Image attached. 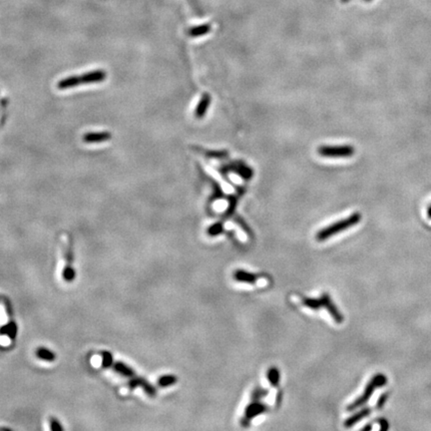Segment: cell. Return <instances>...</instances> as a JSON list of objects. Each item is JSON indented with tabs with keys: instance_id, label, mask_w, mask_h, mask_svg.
Instances as JSON below:
<instances>
[{
	"instance_id": "obj_1",
	"label": "cell",
	"mask_w": 431,
	"mask_h": 431,
	"mask_svg": "<svg viewBox=\"0 0 431 431\" xmlns=\"http://www.w3.org/2000/svg\"><path fill=\"white\" fill-rule=\"evenodd\" d=\"M360 221H361V215L359 213H354V214L351 215L350 217H348L347 219L340 220L336 223H334L333 225L320 230L317 234V239L322 242V240H325L335 235H337L344 230H348V229L357 225Z\"/></svg>"
},
{
	"instance_id": "obj_2",
	"label": "cell",
	"mask_w": 431,
	"mask_h": 431,
	"mask_svg": "<svg viewBox=\"0 0 431 431\" xmlns=\"http://www.w3.org/2000/svg\"><path fill=\"white\" fill-rule=\"evenodd\" d=\"M387 383V377L383 374V373H377L375 374L370 381L367 383V385L366 386V389L364 391V393L361 394L358 399H356L351 404H350L347 408L348 411H353L359 407H363L371 398V395L373 394L374 390L383 387Z\"/></svg>"
},
{
	"instance_id": "obj_3",
	"label": "cell",
	"mask_w": 431,
	"mask_h": 431,
	"mask_svg": "<svg viewBox=\"0 0 431 431\" xmlns=\"http://www.w3.org/2000/svg\"><path fill=\"white\" fill-rule=\"evenodd\" d=\"M354 148L350 145L343 146H320L319 154L326 158H349L354 155Z\"/></svg>"
},
{
	"instance_id": "obj_4",
	"label": "cell",
	"mask_w": 431,
	"mask_h": 431,
	"mask_svg": "<svg viewBox=\"0 0 431 431\" xmlns=\"http://www.w3.org/2000/svg\"><path fill=\"white\" fill-rule=\"evenodd\" d=\"M4 301V306L6 314L8 316V321L6 324L0 327V335H7L11 340H14L18 334V324H17L16 320L14 319V313H13V306L9 299L3 298Z\"/></svg>"
},
{
	"instance_id": "obj_5",
	"label": "cell",
	"mask_w": 431,
	"mask_h": 431,
	"mask_svg": "<svg viewBox=\"0 0 431 431\" xmlns=\"http://www.w3.org/2000/svg\"><path fill=\"white\" fill-rule=\"evenodd\" d=\"M62 277L66 283H72L76 278V271L74 268V249L71 242L66 251V263L63 269Z\"/></svg>"
},
{
	"instance_id": "obj_6",
	"label": "cell",
	"mask_w": 431,
	"mask_h": 431,
	"mask_svg": "<svg viewBox=\"0 0 431 431\" xmlns=\"http://www.w3.org/2000/svg\"><path fill=\"white\" fill-rule=\"evenodd\" d=\"M269 410V406L261 401H252L245 410V415L242 419V425L247 427L250 425V422L253 418L258 416L262 413H265Z\"/></svg>"
},
{
	"instance_id": "obj_7",
	"label": "cell",
	"mask_w": 431,
	"mask_h": 431,
	"mask_svg": "<svg viewBox=\"0 0 431 431\" xmlns=\"http://www.w3.org/2000/svg\"><path fill=\"white\" fill-rule=\"evenodd\" d=\"M128 387L133 390L135 388L138 387H142L145 391V393L150 396V398H154L157 394V388L155 387L153 384H151L146 378L141 377V376H133L130 378V381L128 382Z\"/></svg>"
},
{
	"instance_id": "obj_8",
	"label": "cell",
	"mask_w": 431,
	"mask_h": 431,
	"mask_svg": "<svg viewBox=\"0 0 431 431\" xmlns=\"http://www.w3.org/2000/svg\"><path fill=\"white\" fill-rule=\"evenodd\" d=\"M106 78H107V72L105 70H103V69H97V70H92L80 75L82 85L102 83L106 80Z\"/></svg>"
},
{
	"instance_id": "obj_9",
	"label": "cell",
	"mask_w": 431,
	"mask_h": 431,
	"mask_svg": "<svg viewBox=\"0 0 431 431\" xmlns=\"http://www.w3.org/2000/svg\"><path fill=\"white\" fill-rule=\"evenodd\" d=\"M112 135L108 131H100V132H89L83 135L82 140L86 144H99L103 142H107L111 140Z\"/></svg>"
},
{
	"instance_id": "obj_10",
	"label": "cell",
	"mask_w": 431,
	"mask_h": 431,
	"mask_svg": "<svg viewBox=\"0 0 431 431\" xmlns=\"http://www.w3.org/2000/svg\"><path fill=\"white\" fill-rule=\"evenodd\" d=\"M321 301L323 303V307L326 308L327 312L332 316V318L334 319V320L336 323H341L344 319L343 316L340 314V312L338 310V308L336 307V305L334 303V302L332 301L331 297L329 294H323L321 296Z\"/></svg>"
},
{
	"instance_id": "obj_11",
	"label": "cell",
	"mask_w": 431,
	"mask_h": 431,
	"mask_svg": "<svg viewBox=\"0 0 431 431\" xmlns=\"http://www.w3.org/2000/svg\"><path fill=\"white\" fill-rule=\"evenodd\" d=\"M80 85H82L80 75H71L61 79L57 83V88L59 90H68L78 87Z\"/></svg>"
},
{
	"instance_id": "obj_12",
	"label": "cell",
	"mask_w": 431,
	"mask_h": 431,
	"mask_svg": "<svg viewBox=\"0 0 431 431\" xmlns=\"http://www.w3.org/2000/svg\"><path fill=\"white\" fill-rule=\"evenodd\" d=\"M371 412V409L369 407H364L361 408L359 411L355 412L353 415H351V417H349L346 421H344V427L347 428H351V426L355 425L357 422L361 421L364 418L367 417Z\"/></svg>"
},
{
	"instance_id": "obj_13",
	"label": "cell",
	"mask_w": 431,
	"mask_h": 431,
	"mask_svg": "<svg viewBox=\"0 0 431 431\" xmlns=\"http://www.w3.org/2000/svg\"><path fill=\"white\" fill-rule=\"evenodd\" d=\"M234 279L237 282L250 284V285H254V284H255L257 282V277H256L255 274L248 272V271H243V270H237L234 272Z\"/></svg>"
},
{
	"instance_id": "obj_14",
	"label": "cell",
	"mask_w": 431,
	"mask_h": 431,
	"mask_svg": "<svg viewBox=\"0 0 431 431\" xmlns=\"http://www.w3.org/2000/svg\"><path fill=\"white\" fill-rule=\"evenodd\" d=\"M210 104H211V95L208 94V93H205L203 95L202 99L200 100L199 104H198V106H197V108L195 110L196 118H198V119L203 118L206 115L207 110H208Z\"/></svg>"
},
{
	"instance_id": "obj_15",
	"label": "cell",
	"mask_w": 431,
	"mask_h": 431,
	"mask_svg": "<svg viewBox=\"0 0 431 431\" xmlns=\"http://www.w3.org/2000/svg\"><path fill=\"white\" fill-rule=\"evenodd\" d=\"M112 368L120 375H122L127 378H131L136 375L135 370L130 366L126 365L125 363H122V361H117V363H114Z\"/></svg>"
},
{
	"instance_id": "obj_16",
	"label": "cell",
	"mask_w": 431,
	"mask_h": 431,
	"mask_svg": "<svg viewBox=\"0 0 431 431\" xmlns=\"http://www.w3.org/2000/svg\"><path fill=\"white\" fill-rule=\"evenodd\" d=\"M35 354L36 356L43 360V361H47V363H53L56 359V354L47 348L45 347H39L36 349L35 351Z\"/></svg>"
},
{
	"instance_id": "obj_17",
	"label": "cell",
	"mask_w": 431,
	"mask_h": 431,
	"mask_svg": "<svg viewBox=\"0 0 431 431\" xmlns=\"http://www.w3.org/2000/svg\"><path fill=\"white\" fill-rule=\"evenodd\" d=\"M177 382H178V377L176 375L165 374V375H162L161 377L158 378L157 383H158V386H160L162 388H166V387L176 384Z\"/></svg>"
},
{
	"instance_id": "obj_18",
	"label": "cell",
	"mask_w": 431,
	"mask_h": 431,
	"mask_svg": "<svg viewBox=\"0 0 431 431\" xmlns=\"http://www.w3.org/2000/svg\"><path fill=\"white\" fill-rule=\"evenodd\" d=\"M267 377H268V381H269L270 384L273 387H277L280 383V381H281L280 370L277 367H271L268 371Z\"/></svg>"
},
{
	"instance_id": "obj_19",
	"label": "cell",
	"mask_w": 431,
	"mask_h": 431,
	"mask_svg": "<svg viewBox=\"0 0 431 431\" xmlns=\"http://www.w3.org/2000/svg\"><path fill=\"white\" fill-rule=\"evenodd\" d=\"M210 30H211V25H209V24L196 26V27H193L189 30V35L193 36V37H199V36L205 35V34H207V33H209Z\"/></svg>"
},
{
	"instance_id": "obj_20",
	"label": "cell",
	"mask_w": 431,
	"mask_h": 431,
	"mask_svg": "<svg viewBox=\"0 0 431 431\" xmlns=\"http://www.w3.org/2000/svg\"><path fill=\"white\" fill-rule=\"evenodd\" d=\"M114 365V356L108 351H104L101 352V366L103 368H112Z\"/></svg>"
},
{
	"instance_id": "obj_21",
	"label": "cell",
	"mask_w": 431,
	"mask_h": 431,
	"mask_svg": "<svg viewBox=\"0 0 431 431\" xmlns=\"http://www.w3.org/2000/svg\"><path fill=\"white\" fill-rule=\"evenodd\" d=\"M303 304L310 309L319 310V308L323 307V303L321 299H310V298H304L303 300Z\"/></svg>"
},
{
	"instance_id": "obj_22",
	"label": "cell",
	"mask_w": 431,
	"mask_h": 431,
	"mask_svg": "<svg viewBox=\"0 0 431 431\" xmlns=\"http://www.w3.org/2000/svg\"><path fill=\"white\" fill-rule=\"evenodd\" d=\"M268 394H269L268 389L256 387L252 393V401H260L262 399L266 398Z\"/></svg>"
},
{
	"instance_id": "obj_23",
	"label": "cell",
	"mask_w": 431,
	"mask_h": 431,
	"mask_svg": "<svg viewBox=\"0 0 431 431\" xmlns=\"http://www.w3.org/2000/svg\"><path fill=\"white\" fill-rule=\"evenodd\" d=\"M223 231V227L222 223H216L214 225H212L211 227H209V229L207 230V233L210 237H216L219 236L220 234H222Z\"/></svg>"
},
{
	"instance_id": "obj_24",
	"label": "cell",
	"mask_w": 431,
	"mask_h": 431,
	"mask_svg": "<svg viewBox=\"0 0 431 431\" xmlns=\"http://www.w3.org/2000/svg\"><path fill=\"white\" fill-rule=\"evenodd\" d=\"M49 424H50V429L52 431H61L64 429V427L61 425L60 421L56 417H53V416H51L49 418Z\"/></svg>"
},
{
	"instance_id": "obj_25",
	"label": "cell",
	"mask_w": 431,
	"mask_h": 431,
	"mask_svg": "<svg viewBox=\"0 0 431 431\" xmlns=\"http://www.w3.org/2000/svg\"><path fill=\"white\" fill-rule=\"evenodd\" d=\"M388 395H389V393L388 392H385V393H383L381 398H379V399L377 400V402H376V409H378V410H381L383 406H384V404L386 403V401H387V399H388Z\"/></svg>"
},
{
	"instance_id": "obj_26",
	"label": "cell",
	"mask_w": 431,
	"mask_h": 431,
	"mask_svg": "<svg viewBox=\"0 0 431 431\" xmlns=\"http://www.w3.org/2000/svg\"><path fill=\"white\" fill-rule=\"evenodd\" d=\"M377 422H378L379 425H381V430H382V431H386V430L388 429L389 424H388V422H387L386 419H384V418H381V419H378V420H377Z\"/></svg>"
},
{
	"instance_id": "obj_27",
	"label": "cell",
	"mask_w": 431,
	"mask_h": 431,
	"mask_svg": "<svg viewBox=\"0 0 431 431\" xmlns=\"http://www.w3.org/2000/svg\"><path fill=\"white\" fill-rule=\"evenodd\" d=\"M427 217H428V219L431 220V205L428 207V209H427Z\"/></svg>"
},
{
	"instance_id": "obj_28",
	"label": "cell",
	"mask_w": 431,
	"mask_h": 431,
	"mask_svg": "<svg viewBox=\"0 0 431 431\" xmlns=\"http://www.w3.org/2000/svg\"><path fill=\"white\" fill-rule=\"evenodd\" d=\"M371 428H372V425H371V424H369V425H367L366 427H364V428H363V431H367V430H371Z\"/></svg>"
},
{
	"instance_id": "obj_29",
	"label": "cell",
	"mask_w": 431,
	"mask_h": 431,
	"mask_svg": "<svg viewBox=\"0 0 431 431\" xmlns=\"http://www.w3.org/2000/svg\"><path fill=\"white\" fill-rule=\"evenodd\" d=\"M0 430H8V431H11V429L8 428V427H0Z\"/></svg>"
},
{
	"instance_id": "obj_30",
	"label": "cell",
	"mask_w": 431,
	"mask_h": 431,
	"mask_svg": "<svg viewBox=\"0 0 431 431\" xmlns=\"http://www.w3.org/2000/svg\"><path fill=\"white\" fill-rule=\"evenodd\" d=\"M341 1H342L343 3H346V2H348V1H349V0H341Z\"/></svg>"
},
{
	"instance_id": "obj_31",
	"label": "cell",
	"mask_w": 431,
	"mask_h": 431,
	"mask_svg": "<svg viewBox=\"0 0 431 431\" xmlns=\"http://www.w3.org/2000/svg\"><path fill=\"white\" fill-rule=\"evenodd\" d=\"M2 299H3V298H2V297H0V301H1V300H2Z\"/></svg>"
},
{
	"instance_id": "obj_32",
	"label": "cell",
	"mask_w": 431,
	"mask_h": 431,
	"mask_svg": "<svg viewBox=\"0 0 431 431\" xmlns=\"http://www.w3.org/2000/svg\"><path fill=\"white\" fill-rule=\"evenodd\" d=\"M367 1H370V0H367Z\"/></svg>"
}]
</instances>
